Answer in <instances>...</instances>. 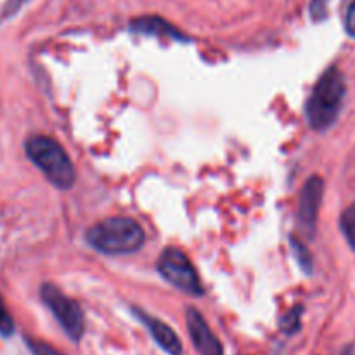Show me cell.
Returning <instances> with one entry per match:
<instances>
[{"instance_id":"cell-1","label":"cell","mask_w":355,"mask_h":355,"mask_svg":"<svg viewBox=\"0 0 355 355\" xmlns=\"http://www.w3.org/2000/svg\"><path fill=\"white\" fill-rule=\"evenodd\" d=\"M345 76L338 68H329L319 78L307 101L305 114L314 130H326L335 123L345 99Z\"/></svg>"},{"instance_id":"cell-2","label":"cell","mask_w":355,"mask_h":355,"mask_svg":"<svg viewBox=\"0 0 355 355\" xmlns=\"http://www.w3.org/2000/svg\"><path fill=\"white\" fill-rule=\"evenodd\" d=\"M87 241L97 252L106 255H127L144 245L146 236L141 225L128 217H111L92 225Z\"/></svg>"},{"instance_id":"cell-3","label":"cell","mask_w":355,"mask_h":355,"mask_svg":"<svg viewBox=\"0 0 355 355\" xmlns=\"http://www.w3.org/2000/svg\"><path fill=\"white\" fill-rule=\"evenodd\" d=\"M26 155L49 182L66 191L75 184V168L64 149L51 137L35 135L26 141Z\"/></svg>"},{"instance_id":"cell-4","label":"cell","mask_w":355,"mask_h":355,"mask_svg":"<svg viewBox=\"0 0 355 355\" xmlns=\"http://www.w3.org/2000/svg\"><path fill=\"white\" fill-rule=\"evenodd\" d=\"M42 300L47 305L49 311L59 322L62 331L73 340V342H80L85 333V319H83V312L80 305L69 297H66L59 288L54 284H44L40 290Z\"/></svg>"},{"instance_id":"cell-5","label":"cell","mask_w":355,"mask_h":355,"mask_svg":"<svg viewBox=\"0 0 355 355\" xmlns=\"http://www.w3.org/2000/svg\"><path fill=\"white\" fill-rule=\"evenodd\" d=\"M158 270L172 286L189 295H203L201 281L194 270L193 263L177 248H168L158 260Z\"/></svg>"},{"instance_id":"cell-6","label":"cell","mask_w":355,"mask_h":355,"mask_svg":"<svg viewBox=\"0 0 355 355\" xmlns=\"http://www.w3.org/2000/svg\"><path fill=\"white\" fill-rule=\"evenodd\" d=\"M322 194H324V180L319 175H312L302 187L300 201H298V220L304 229H307L309 234H312L318 224Z\"/></svg>"},{"instance_id":"cell-7","label":"cell","mask_w":355,"mask_h":355,"mask_svg":"<svg viewBox=\"0 0 355 355\" xmlns=\"http://www.w3.org/2000/svg\"><path fill=\"white\" fill-rule=\"evenodd\" d=\"M186 324L191 336V342H193L194 349L198 352L201 355H224L222 343L214 335V331L207 324L203 315L194 307H189L186 311Z\"/></svg>"},{"instance_id":"cell-8","label":"cell","mask_w":355,"mask_h":355,"mask_svg":"<svg viewBox=\"0 0 355 355\" xmlns=\"http://www.w3.org/2000/svg\"><path fill=\"white\" fill-rule=\"evenodd\" d=\"M135 314V318L142 322V324L148 328V331L151 333L153 340L162 347L168 355H182V343H180L179 336L175 335L172 328L168 324H165L159 319L153 318V315L146 314L141 309H132Z\"/></svg>"},{"instance_id":"cell-9","label":"cell","mask_w":355,"mask_h":355,"mask_svg":"<svg viewBox=\"0 0 355 355\" xmlns=\"http://www.w3.org/2000/svg\"><path fill=\"white\" fill-rule=\"evenodd\" d=\"M130 28L134 31H141V33L165 35V37H173L175 40H184L180 31H177L175 28H173L170 23H166V21L159 19V17H155V16H146V17H139V19H134L132 21Z\"/></svg>"},{"instance_id":"cell-10","label":"cell","mask_w":355,"mask_h":355,"mask_svg":"<svg viewBox=\"0 0 355 355\" xmlns=\"http://www.w3.org/2000/svg\"><path fill=\"white\" fill-rule=\"evenodd\" d=\"M340 225H342L343 236L347 238L349 245L355 250V203L350 205L340 218Z\"/></svg>"},{"instance_id":"cell-11","label":"cell","mask_w":355,"mask_h":355,"mask_svg":"<svg viewBox=\"0 0 355 355\" xmlns=\"http://www.w3.org/2000/svg\"><path fill=\"white\" fill-rule=\"evenodd\" d=\"M290 243H291V250H293L295 259L298 260V263H300V267L305 270V272L311 274V270H312V255H311V252H309V248L304 245V243L298 241L297 238H291Z\"/></svg>"},{"instance_id":"cell-12","label":"cell","mask_w":355,"mask_h":355,"mask_svg":"<svg viewBox=\"0 0 355 355\" xmlns=\"http://www.w3.org/2000/svg\"><path fill=\"white\" fill-rule=\"evenodd\" d=\"M300 315H302V307H295L293 311L288 312L283 319H281V329L288 335H293L300 329Z\"/></svg>"},{"instance_id":"cell-13","label":"cell","mask_w":355,"mask_h":355,"mask_svg":"<svg viewBox=\"0 0 355 355\" xmlns=\"http://www.w3.org/2000/svg\"><path fill=\"white\" fill-rule=\"evenodd\" d=\"M24 342H26L28 349L31 350V354H33V355H64V354L59 352L58 349H54V347L49 345V343L40 342V340L26 338Z\"/></svg>"},{"instance_id":"cell-14","label":"cell","mask_w":355,"mask_h":355,"mask_svg":"<svg viewBox=\"0 0 355 355\" xmlns=\"http://www.w3.org/2000/svg\"><path fill=\"white\" fill-rule=\"evenodd\" d=\"M14 333V321L10 318L9 311H7L6 304H3L2 297H0V335L10 336Z\"/></svg>"},{"instance_id":"cell-15","label":"cell","mask_w":355,"mask_h":355,"mask_svg":"<svg viewBox=\"0 0 355 355\" xmlns=\"http://www.w3.org/2000/svg\"><path fill=\"white\" fill-rule=\"evenodd\" d=\"M345 28L349 31L350 37L355 38V0L350 3L349 10H347V17H345Z\"/></svg>"}]
</instances>
